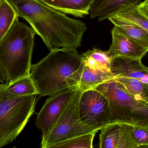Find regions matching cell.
Segmentation results:
<instances>
[{"label":"cell","mask_w":148,"mask_h":148,"mask_svg":"<svg viewBox=\"0 0 148 148\" xmlns=\"http://www.w3.org/2000/svg\"><path fill=\"white\" fill-rule=\"evenodd\" d=\"M114 79L123 89L135 99L148 103V84L125 76H117Z\"/></svg>","instance_id":"2e32d148"},{"label":"cell","mask_w":148,"mask_h":148,"mask_svg":"<svg viewBox=\"0 0 148 148\" xmlns=\"http://www.w3.org/2000/svg\"><path fill=\"white\" fill-rule=\"evenodd\" d=\"M98 130L54 143L48 148H91L96 134Z\"/></svg>","instance_id":"d6986e66"},{"label":"cell","mask_w":148,"mask_h":148,"mask_svg":"<svg viewBox=\"0 0 148 148\" xmlns=\"http://www.w3.org/2000/svg\"><path fill=\"white\" fill-rule=\"evenodd\" d=\"M77 86L63 89L49 96L37 114L35 124L45 138L56 124L59 118L78 90Z\"/></svg>","instance_id":"ba28073f"},{"label":"cell","mask_w":148,"mask_h":148,"mask_svg":"<svg viewBox=\"0 0 148 148\" xmlns=\"http://www.w3.org/2000/svg\"><path fill=\"white\" fill-rule=\"evenodd\" d=\"M2 1V0H0V5H1V3Z\"/></svg>","instance_id":"d4e9b609"},{"label":"cell","mask_w":148,"mask_h":148,"mask_svg":"<svg viewBox=\"0 0 148 148\" xmlns=\"http://www.w3.org/2000/svg\"><path fill=\"white\" fill-rule=\"evenodd\" d=\"M7 82L6 77L2 68L0 64V83H3Z\"/></svg>","instance_id":"cb8c5ba5"},{"label":"cell","mask_w":148,"mask_h":148,"mask_svg":"<svg viewBox=\"0 0 148 148\" xmlns=\"http://www.w3.org/2000/svg\"><path fill=\"white\" fill-rule=\"evenodd\" d=\"M110 69L116 77L125 76L148 84V67L141 59L116 56L111 59Z\"/></svg>","instance_id":"8fae6325"},{"label":"cell","mask_w":148,"mask_h":148,"mask_svg":"<svg viewBox=\"0 0 148 148\" xmlns=\"http://www.w3.org/2000/svg\"><path fill=\"white\" fill-rule=\"evenodd\" d=\"M78 111L83 123L96 130H101L110 123L109 105L107 98L95 89L82 92Z\"/></svg>","instance_id":"52a82bcc"},{"label":"cell","mask_w":148,"mask_h":148,"mask_svg":"<svg viewBox=\"0 0 148 148\" xmlns=\"http://www.w3.org/2000/svg\"><path fill=\"white\" fill-rule=\"evenodd\" d=\"M84 63L75 49L62 48L50 53L32 65L30 75L41 96H50L63 89L77 86Z\"/></svg>","instance_id":"7a4b0ae2"},{"label":"cell","mask_w":148,"mask_h":148,"mask_svg":"<svg viewBox=\"0 0 148 148\" xmlns=\"http://www.w3.org/2000/svg\"><path fill=\"white\" fill-rule=\"evenodd\" d=\"M8 88L10 93L18 96L38 95L37 89L30 75L8 82Z\"/></svg>","instance_id":"ac0fdd59"},{"label":"cell","mask_w":148,"mask_h":148,"mask_svg":"<svg viewBox=\"0 0 148 148\" xmlns=\"http://www.w3.org/2000/svg\"><path fill=\"white\" fill-rule=\"evenodd\" d=\"M134 126L121 123H110L101 129V148H136Z\"/></svg>","instance_id":"9c48e42d"},{"label":"cell","mask_w":148,"mask_h":148,"mask_svg":"<svg viewBox=\"0 0 148 148\" xmlns=\"http://www.w3.org/2000/svg\"><path fill=\"white\" fill-rule=\"evenodd\" d=\"M141 0H94L90 9L91 18L99 21L108 19L127 8L137 5Z\"/></svg>","instance_id":"7c38bea8"},{"label":"cell","mask_w":148,"mask_h":148,"mask_svg":"<svg viewBox=\"0 0 148 148\" xmlns=\"http://www.w3.org/2000/svg\"><path fill=\"white\" fill-rule=\"evenodd\" d=\"M115 77V76L110 71L94 69L84 64L81 80L77 87L81 91L83 92Z\"/></svg>","instance_id":"9a60e30c"},{"label":"cell","mask_w":148,"mask_h":148,"mask_svg":"<svg viewBox=\"0 0 148 148\" xmlns=\"http://www.w3.org/2000/svg\"><path fill=\"white\" fill-rule=\"evenodd\" d=\"M108 19L130 39L148 51V33L142 27L116 15Z\"/></svg>","instance_id":"5bb4252c"},{"label":"cell","mask_w":148,"mask_h":148,"mask_svg":"<svg viewBox=\"0 0 148 148\" xmlns=\"http://www.w3.org/2000/svg\"><path fill=\"white\" fill-rule=\"evenodd\" d=\"M140 12L148 19V0H145L137 5Z\"/></svg>","instance_id":"603a6c76"},{"label":"cell","mask_w":148,"mask_h":148,"mask_svg":"<svg viewBox=\"0 0 148 148\" xmlns=\"http://www.w3.org/2000/svg\"><path fill=\"white\" fill-rule=\"evenodd\" d=\"M137 5L127 8L115 15L138 24L148 33V19L140 12L137 8Z\"/></svg>","instance_id":"44dd1931"},{"label":"cell","mask_w":148,"mask_h":148,"mask_svg":"<svg viewBox=\"0 0 148 148\" xmlns=\"http://www.w3.org/2000/svg\"><path fill=\"white\" fill-rule=\"evenodd\" d=\"M112 42L107 52L111 58L123 56L142 59L148 50L131 40L117 26H114L111 30Z\"/></svg>","instance_id":"30bf717a"},{"label":"cell","mask_w":148,"mask_h":148,"mask_svg":"<svg viewBox=\"0 0 148 148\" xmlns=\"http://www.w3.org/2000/svg\"><path fill=\"white\" fill-rule=\"evenodd\" d=\"M35 34L17 17L0 41V64L7 82L30 75Z\"/></svg>","instance_id":"3957f363"},{"label":"cell","mask_w":148,"mask_h":148,"mask_svg":"<svg viewBox=\"0 0 148 148\" xmlns=\"http://www.w3.org/2000/svg\"><path fill=\"white\" fill-rule=\"evenodd\" d=\"M133 135L136 148H148V127H134Z\"/></svg>","instance_id":"7402d4cb"},{"label":"cell","mask_w":148,"mask_h":148,"mask_svg":"<svg viewBox=\"0 0 148 148\" xmlns=\"http://www.w3.org/2000/svg\"><path fill=\"white\" fill-rule=\"evenodd\" d=\"M51 7L75 17H83L89 14L94 0H42Z\"/></svg>","instance_id":"4fadbf2b"},{"label":"cell","mask_w":148,"mask_h":148,"mask_svg":"<svg viewBox=\"0 0 148 148\" xmlns=\"http://www.w3.org/2000/svg\"><path fill=\"white\" fill-rule=\"evenodd\" d=\"M0 83V148L14 140L34 114L36 95L18 96Z\"/></svg>","instance_id":"277c9868"},{"label":"cell","mask_w":148,"mask_h":148,"mask_svg":"<svg viewBox=\"0 0 148 148\" xmlns=\"http://www.w3.org/2000/svg\"><path fill=\"white\" fill-rule=\"evenodd\" d=\"M92 89L107 98L110 110V123H121L148 127V103L135 99L123 89L114 79Z\"/></svg>","instance_id":"5b68a950"},{"label":"cell","mask_w":148,"mask_h":148,"mask_svg":"<svg viewBox=\"0 0 148 148\" xmlns=\"http://www.w3.org/2000/svg\"><path fill=\"white\" fill-rule=\"evenodd\" d=\"M82 55L84 65L90 68L110 71V67L112 58L107 51L94 48Z\"/></svg>","instance_id":"e0dca14e"},{"label":"cell","mask_w":148,"mask_h":148,"mask_svg":"<svg viewBox=\"0 0 148 148\" xmlns=\"http://www.w3.org/2000/svg\"><path fill=\"white\" fill-rule=\"evenodd\" d=\"M82 91L78 90L49 134L42 139L41 147L48 148L54 143L96 131L82 122L78 104Z\"/></svg>","instance_id":"8992f818"},{"label":"cell","mask_w":148,"mask_h":148,"mask_svg":"<svg viewBox=\"0 0 148 148\" xmlns=\"http://www.w3.org/2000/svg\"><path fill=\"white\" fill-rule=\"evenodd\" d=\"M17 17L15 10L9 3L7 0H2L0 5V41Z\"/></svg>","instance_id":"ffe728a7"},{"label":"cell","mask_w":148,"mask_h":148,"mask_svg":"<svg viewBox=\"0 0 148 148\" xmlns=\"http://www.w3.org/2000/svg\"><path fill=\"white\" fill-rule=\"evenodd\" d=\"M18 17L26 20L49 51L81 47L87 29L80 20L68 17L42 0H7Z\"/></svg>","instance_id":"6da1fadb"}]
</instances>
